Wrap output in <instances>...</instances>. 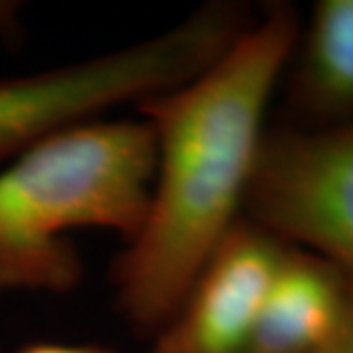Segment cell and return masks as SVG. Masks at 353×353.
I'll list each match as a JSON object with an SVG mask.
<instances>
[{"label":"cell","mask_w":353,"mask_h":353,"mask_svg":"<svg viewBox=\"0 0 353 353\" xmlns=\"http://www.w3.org/2000/svg\"><path fill=\"white\" fill-rule=\"evenodd\" d=\"M287 126L322 130L353 120V0H320L289 61Z\"/></svg>","instance_id":"52a82bcc"},{"label":"cell","mask_w":353,"mask_h":353,"mask_svg":"<svg viewBox=\"0 0 353 353\" xmlns=\"http://www.w3.org/2000/svg\"><path fill=\"white\" fill-rule=\"evenodd\" d=\"M194 71L192 41L179 30H167L108 55L38 75L2 79L0 161L122 102H141L179 87Z\"/></svg>","instance_id":"277c9868"},{"label":"cell","mask_w":353,"mask_h":353,"mask_svg":"<svg viewBox=\"0 0 353 353\" xmlns=\"http://www.w3.org/2000/svg\"><path fill=\"white\" fill-rule=\"evenodd\" d=\"M299 32V12L271 4L201 75L139 102L155 136L157 179L112 273L118 306L139 334L165 328L240 220L267 104Z\"/></svg>","instance_id":"6da1fadb"},{"label":"cell","mask_w":353,"mask_h":353,"mask_svg":"<svg viewBox=\"0 0 353 353\" xmlns=\"http://www.w3.org/2000/svg\"><path fill=\"white\" fill-rule=\"evenodd\" d=\"M245 218L353 279V120L322 130L265 132Z\"/></svg>","instance_id":"3957f363"},{"label":"cell","mask_w":353,"mask_h":353,"mask_svg":"<svg viewBox=\"0 0 353 353\" xmlns=\"http://www.w3.org/2000/svg\"><path fill=\"white\" fill-rule=\"evenodd\" d=\"M290 243L240 218L150 353H248L267 289Z\"/></svg>","instance_id":"5b68a950"},{"label":"cell","mask_w":353,"mask_h":353,"mask_svg":"<svg viewBox=\"0 0 353 353\" xmlns=\"http://www.w3.org/2000/svg\"><path fill=\"white\" fill-rule=\"evenodd\" d=\"M314 353H353V279L350 285L347 304L338 328L334 330V334Z\"/></svg>","instance_id":"ba28073f"},{"label":"cell","mask_w":353,"mask_h":353,"mask_svg":"<svg viewBox=\"0 0 353 353\" xmlns=\"http://www.w3.org/2000/svg\"><path fill=\"white\" fill-rule=\"evenodd\" d=\"M352 279L330 259L289 245L271 281L248 353H314L338 328Z\"/></svg>","instance_id":"8992f818"},{"label":"cell","mask_w":353,"mask_h":353,"mask_svg":"<svg viewBox=\"0 0 353 353\" xmlns=\"http://www.w3.org/2000/svg\"><path fill=\"white\" fill-rule=\"evenodd\" d=\"M153 179L148 120H88L16 155L0 171V290L73 289L83 267L65 232L104 228L130 240Z\"/></svg>","instance_id":"7a4b0ae2"},{"label":"cell","mask_w":353,"mask_h":353,"mask_svg":"<svg viewBox=\"0 0 353 353\" xmlns=\"http://www.w3.org/2000/svg\"><path fill=\"white\" fill-rule=\"evenodd\" d=\"M18 353H114L108 347L102 345H75V343H55V341H36L22 347Z\"/></svg>","instance_id":"9c48e42d"}]
</instances>
